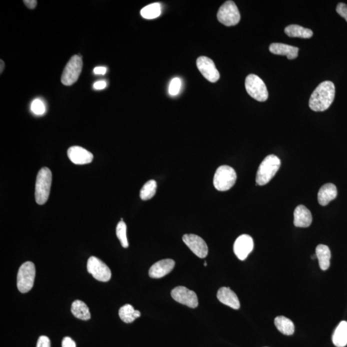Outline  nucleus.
I'll list each match as a JSON object with an SVG mask.
<instances>
[{
  "label": "nucleus",
  "mask_w": 347,
  "mask_h": 347,
  "mask_svg": "<svg viewBox=\"0 0 347 347\" xmlns=\"http://www.w3.org/2000/svg\"><path fill=\"white\" fill-rule=\"evenodd\" d=\"M162 13L161 4L154 3L148 4L141 10V16L145 19H155L160 16Z\"/></svg>",
  "instance_id": "nucleus-26"
},
{
  "label": "nucleus",
  "mask_w": 347,
  "mask_h": 347,
  "mask_svg": "<svg viewBox=\"0 0 347 347\" xmlns=\"http://www.w3.org/2000/svg\"><path fill=\"white\" fill-rule=\"evenodd\" d=\"M218 20L225 26H236L240 20L238 6L233 1H227L218 9Z\"/></svg>",
  "instance_id": "nucleus-8"
},
{
  "label": "nucleus",
  "mask_w": 347,
  "mask_h": 347,
  "mask_svg": "<svg viewBox=\"0 0 347 347\" xmlns=\"http://www.w3.org/2000/svg\"><path fill=\"white\" fill-rule=\"evenodd\" d=\"M270 51L274 55L285 56L288 60H294L298 56L299 48L297 47L283 44H272Z\"/></svg>",
  "instance_id": "nucleus-18"
},
{
  "label": "nucleus",
  "mask_w": 347,
  "mask_h": 347,
  "mask_svg": "<svg viewBox=\"0 0 347 347\" xmlns=\"http://www.w3.org/2000/svg\"><path fill=\"white\" fill-rule=\"evenodd\" d=\"M36 267L34 264L27 261L20 268L17 276V287L22 294L30 290L34 284Z\"/></svg>",
  "instance_id": "nucleus-5"
},
{
  "label": "nucleus",
  "mask_w": 347,
  "mask_h": 347,
  "mask_svg": "<svg viewBox=\"0 0 347 347\" xmlns=\"http://www.w3.org/2000/svg\"><path fill=\"white\" fill-rule=\"evenodd\" d=\"M31 110L37 116H42L46 111V108L44 102L40 99H36L32 102Z\"/></svg>",
  "instance_id": "nucleus-29"
},
{
  "label": "nucleus",
  "mask_w": 347,
  "mask_h": 347,
  "mask_svg": "<svg viewBox=\"0 0 347 347\" xmlns=\"http://www.w3.org/2000/svg\"><path fill=\"white\" fill-rule=\"evenodd\" d=\"M280 165V160L276 155L271 154L266 157L261 162L256 172V184L260 186L268 184L278 172Z\"/></svg>",
  "instance_id": "nucleus-2"
},
{
  "label": "nucleus",
  "mask_w": 347,
  "mask_h": 347,
  "mask_svg": "<svg viewBox=\"0 0 347 347\" xmlns=\"http://www.w3.org/2000/svg\"><path fill=\"white\" fill-rule=\"evenodd\" d=\"M248 94L258 102H265L268 98V92L264 81L258 76L250 74L245 80Z\"/></svg>",
  "instance_id": "nucleus-6"
},
{
  "label": "nucleus",
  "mask_w": 347,
  "mask_h": 347,
  "mask_svg": "<svg viewBox=\"0 0 347 347\" xmlns=\"http://www.w3.org/2000/svg\"><path fill=\"white\" fill-rule=\"evenodd\" d=\"M94 72L96 75H104L107 72V68L103 66L96 67L94 68Z\"/></svg>",
  "instance_id": "nucleus-36"
},
{
  "label": "nucleus",
  "mask_w": 347,
  "mask_h": 347,
  "mask_svg": "<svg viewBox=\"0 0 347 347\" xmlns=\"http://www.w3.org/2000/svg\"><path fill=\"white\" fill-rule=\"evenodd\" d=\"M87 270L98 281L106 282L112 278V272L109 267L96 256H90L87 262Z\"/></svg>",
  "instance_id": "nucleus-9"
},
{
  "label": "nucleus",
  "mask_w": 347,
  "mask_h": 347,
  "mask_svg": "<svg viewBox=\"0 0 347 347\" xmlns=\"http://www.w3.org/2000/svg\"><path fill=\"white\" fill-rule=\"evenodd\" d=\"M175 266L172 259H164L158 261L150 267L148 276L152 278H160L170 274Z\"/></svg>",
  "instance_id": "nucleus-15"
},
{
  "label": "nucleus",
  "mask_w": 347,
  "mask_h": 347,
  "mask_svg": "<svg viewBox=\"0 0 347 347\" xmlns=\"http://www.w3.org/2000/svg\"><path fill=\"white\" fill-rule=\"evenodd\" d=\"M68 156L76 165H85L93 161L94 155L91 152L80 146H72L67 152Z\"/></svg>",
  "instance_id": "nucleus-14"
},
{
  "label": "nucleus",
  "mask_w": 347,
  "mask_h": 347,
  "mask_svg": "<svg viewBox=\"0 0 347 347\" xmlns=\"http://www.w3.org/2000/svg\"><path fill=\"white\" fill-rule=\"evenodd\" d=\"M274 325L283 334L290 336L294 334V322L285 316H277L274 319Z\"/></svg>",
  "instance_id": "nucleus-25"
},
{
  "label": "nucleus",
  "mask_w": 347,
  "mask_h": 347,
  "mask_svg": "<svg viewBox=\"0 0 347 347\" xmlns=\"http://www.w3.org/2000/svg\"><path fill=\"white\" fill-rule=\"evenodd\" d=\"M116 233L117 238L120 240L122 246L124 248H127L129 246L127 238V226L123 220H120L117 224Z\"/></svg>",
  "instance_id": "nucleus-28"
},
{
  "label": "nucleus",
  "mask_w": 347,
  "mask_h": 347,
  "mask_svg": "<svg viewBox=\"0 0 347 347\" xmlns=\"http://www.w3.org/2000/svg\"><path fill=\"white\" fill-rule=\"evenodd\" d=\"M157 182L155 180H150L146 182L142 188L140 196L142 200H147L154 197L156 192Z\"/></svg>",
  "instance_id": "nucleus-27"
},
{
  "label": "nucleus",
  "mask_w": 347,
  "mask_h": 347,
  "mask_svg": "<svg viewBox=\"0 0 347 347\" xmlns=\"http://www.w3.org/2000/svg\"><path fill=\"white\" fill-rule=\"evenodd\" d=\"M171 296L178 303L184 304L190 308H196L198 306L197 294L194 292L188 290L184 286H178L171 292Z\"/></svg>",
  "instance_id": "nucleus-10"
},
{
  "label": "nucleus",
  "mask_w": 347,
  "mask_h": 347,
  "mask_svg": "<svg viewBox=\"0 0 347 347\" xmlns=\"http://www.w3.org/2000/svg\"><path fill=\"white\" fill-rule=\"evenodd\" d=\"M24 2L27 8L30 9H34L38 4V2L36 0H24Z\"/></svg>",
  "instance_id": "nucleus-35"
},
{
  "label": "nucleus",
  "mask_w": 347,
  "mask_h": 347,
  "mask_svg": "<svg viewBox=\"0 0 347 347\" xmlns=\"http://www.w3.org/2000/svg\"><path fill=\"white\" fill-rule=\"evenodd\" d=\"M118 314L122 320L126 324L132 323L141 316L140 312L138 310H135L130 304H126L120 308Z\"/></svg>",
  "instance_id": "nucleus-24"
},
{
  "label": "nucleus",
  "mask_w": 347,
  "mask_h": 347,
  "mask_svg": "<svg viewBox=\"0 0 347 347\" xmlns=\"http://www.w3.org/2000/svg\"><path fill=\"white\" fill-rule=\"evenodd\" d=\"M206 265H207V264H206V261H205V262H204V266H206Z\"/></svg>",
  "instance_id": "nucleus-39"
},
{
  "label": "nucleus",
  "mask_w": 347,
  "mask_h": 347,
  "mask_svg": "<svg viewBox=\"0 0 347 347\" xmlns=\"http://www.w3.org/2000/svg\"><path fill=\"white\" fill-rule=\"evenodd\" d=\"M254 243L251 236L244 234L236 238L234 245V252L236 258L244 260L253 251Z\"/></svg>",
  "instance_id": "nucleus-13"
},
{
  "label": "nucleus",
  "mask_w": 347,
  "mask_h": 347,
  "mask_svg": "<svg viewBox=\"0 0 347 347\" xmlns=\"http://www.w3.org/2000/svg\"><path fill=\"white\" fill-rule=\"evenodd\" d=\"M197 67L205 78L211 82H216L220 80V74L211 58L202 56L197 60Z\"/></svg>",
  "instance_id": "nucleus-12"
},
{
  "label": "nucleus",
  "mask_w": 347,
  "mask_h": 347,
  "mask_svg": "<svg viewBox=\"0 0 347 347\" xmlns=\"http://www.w3.org/2000/svg\"><path fill=\"white\" fill-rule=\"evenodd\" d=\"M236 180L235 170L228 166H222L218 168L214 175V186L218 191H226L235 184Z\"/></svg>",
  "instance_id": "nucleus-4"
},
{
  "label": "nucleus",
  "mask_w": 347,
  "mask_h": 347,
  "mask_svg": "<svg viewBox=\"0 0 347 347\" xmlns=\"http://www.w3.org/2000/svg\"><path fill=\"white\" fill-rule=\"evenodd\" d=\"M0 62H1V65H0V66H1V68H0V72H1V74H2V72H3L4 70V63L3 62V60H0Z\"/></svg>",
  "instance_id": "nucleus-37"
},
{
  "label": "nucleus",
  "mask_w": 347,
  "mask_h": 347,
  "mask_svg": "<svg viewBox=\"0 0 347 347\" xmlns=\"http://www.w3.org/2000/svg\"><path fill=\"white\" fill-rule=\"evenodd\" d=\"M335 98V86L330 80L318 86L310 96V107L314 112H324L328 109Z\"/></svg>",
  "instance_id": "nucleus-1"
},
{
  "label": "nucleus",
  "mask_w": 347,
  "mask_h": 347,
  "mask_svg": "<svg viewBox=\"0 0 347 347\" xmlns=\"http://www.w3.org/2000/svg\"><path fill=\"white\" fill-rule=\"evenodd\" d=\"M312 214L310 210L304 205H299L294 210V224L298 228H308L312 224Z\"/></svg>",
  "instance_id": "nucleus-17"
},
{
  "label": "nucleus",
  "mask_w": 347,
  "mask_h": 347,
  "mask_svg": "<svg viewBox=\"0 0 347 347\" xmlns=\"http://www.w3.org/2000/svg\"><path fill=\"white\" fill-rule=\"evenodd\" d=\"M332 342L337 347H344L347 344V322L342 321L336 328L332 335Z\"/></svg>",
  "instance_id": "nucleus-20"
},
{
  "label": "nucleus",
  "mask_w": 347,
  "mask_h": 347,
  "mask_svg": "<svg viewBox=\"0 0 347 347\" xmlns=\"http://www.w3.org/2000/svg\"><path fill=\"white\" fill-rule=\"evenodd\" d=\"M52 181V174L47 168H40L36 178L35 199L38 204L42 205L48 200Z\"/></svg>",
  "instance_id": "nucleus-3"
},
{
  "label": "nucleus",
  "mask_w": 347,
  "mask_h": 347,
  "mask_svg": "<svg viewBox=\"0 0 347 347\" xmlns=\"http://www.w3.org/2000/svg\"><path fill=\"white\" fill-rule=\"evenodd\" d=\"M286 35L290 38H300L308 39L312 37L313 32L310 29L304 28L297 24H290L285 28Z\"/></svg>",
  "instance_id": "nucleus-23"
},
{
  "label": "nucleus",
  "mask_w": 347,
  "mask_h": 347,
  "mask_svg": "<svg viewBox=\"0 0 347 347\" xmlns=\"http://www.w3.org/2000/svg\"><path fill=\"white\" fill-rule=\"evenodd\" d=\"M316 256L318 259L320 267L321 270L326 271L330 266L331 254L330 248L328 246L319 244L316 248Z\"/></svg>",
  "instance_id": "nucleus-21"
},
{
  "label": "nucleus",
  "mask_w": 347,
  "mask_h": 347,
  "mask_svg": "<svg viewBox=\"0 0 347 347\" xmlns=\"http://www.w3.org/2000/svg\"><path fill=\"white\" fill-rule=\"evenodd\" d=\"M217 297L220 302L234 310H238L240 308V302L238 297L230 288H220L218 292Z\"/></svg>",
  "instance_id": "nucleus-16"
},
{
  "label": "nucleus",
  "mask_w": 347,
  "mask_h": 347,
  "mask_svg": "<svg viewBox=\"0 0 347 347\" xmlns=\"http://www.w3.org/2000/svg\"><path fill=\"white\" fill-rule=\"evenodd\" d=\"M71 312L76 318L82 320H88L91 318L88 307L82 301L76 300L72 304Z\"/></svg>",
  "instance_id": "nucleus-22"
},
{
  "label": "nucleus",
  "mask_w": 347,
  "mask_h": 347,
  "mask_svg": "<svg viewBox=\"0 0 347 347\" xmlns=\"http://www.w3.org/2000/svg\"><path fill=\"white\" fill-rule=\"evenodd\" d=\"M312 259L317 258L316 254H313V256H312Z\"/></svg>",
  "instance_id": "nucleus-38"
},
{
  "label": "nucleus",
  "mask_w": 347,
  "mask_h": 347,
  "mask_svg": "<svg viewBox=\"0 0 347 347\" xmlns=\"http://www.w3.org/2000/svg\"><path fill=\"white\" fill-rule=\"evenodd\" d=\"M182 87V81L180 78H174L170 83V88H168V93L171 96H177L180 93V90Z\"/></svg>",
  "instance_id": "nucleus-30"
},
{
  "label": "nucleus",
  "mask_w": 347,
  "mask_h": 347,
  "mask_svg": "<svg viewBox=\"0 0 347 347\" xmlns=\"http://www.w3.org/2000/svg\"><path fill=\"white\" fill-rule=\"evenodd\" d=\"M62 347H76V344L70 338L65 337L62 342Z\"/></svg>",
  "instance_id": "nucleus-33"
},
{
  "label": "nucleus",
  "mask_w": 347,
  "mask_h": 347,
  "mask_svg": "<svg viewBox=\"0 0 347 347\" xmlns=\"http://www.w3.org/2000/svg\"><path fill=\"white\" fill-rule=\"evenodd\" d=\"M36 347H50V341L46 336H40L38 340Z\"/></svg>",
  "instance_id": "nucleus-32"
},
{
  "label": "nucleus",
  "mask_w": 347,
  "mask_h": 347,
  "mask_svg": "<svg viewBox=\"0 0 347 347\" xmlns=\"http://www.w3.org/2000/svg\"><path fill=\"white\" fill-rule=\"evenodd\" d=\"M182 240L188 248L198 258H204L208 254V246L200 236L194 234H186L182 236Z\"/></svg>",
  "instance_id": "nucleus-11"
},
{
  "label": "nucleus",
  "mask_w": 347,
  "mask_h": 347,
  "mask_svg": "<svg viewBox=\"0 0 347 347\" xmlns=\"http://www.w3.org/2000/svg\"><path fill=\"white\" fill-rule=\"evenodd\" d=\"M336 186L332 184H326L322 186L318 194V200L322 206H326L331 200L337 197Z\"/></svg>",
  "instance_id": "nucleus-19"
},
{
  "label": "nucleus",
  "mask_w": 347,
  "mask_h": 347,
  "mask_svg": "<svg viewBox=\"0 0 347 347\" xmlns=\"http://www.w3.org/2000/svg\"><path fill=\"white\" fill-rule=\"evenodd\" d=\"M336 11L340 16L344 18L347 22V4L344 3H340L338 4Z\"/></svg>",
  "instance_id": "nucleus-31"
},
{
  "label": "nucleus",
  "mask_w": 347,
  "mask_h": 347,
  "mask_svg": "<svg viewBox=\"0 0 347 347\" xmlns=\"http://www.w3.org/2000/svg\"><path fill=\"white\" fill-rule=\"evenodd\" d=\"M106 86L107 83L106 81L104 80L98 81V82L94 83V88L98 90L104 89Z\"/></svg>",
  "instance_id": "nucleus-34"
},
{
  "label": "nucleus",
  "mask_w": 347,
  "mask_h": 347,
  "mask_svg": "<svg viewBox=\"0 0 347 347\" xmlns=\"http://www.w3.org/2000/svg\"><path fill=\"white\" fill-rule=\"evenodd\" d=\"M82 58L78 55L72 56L68 62L62 76V82L65 86H72L76 82L82 72Z\"/></svg>",
  "instance_id": "nucleus-7"
}]
</instances>
